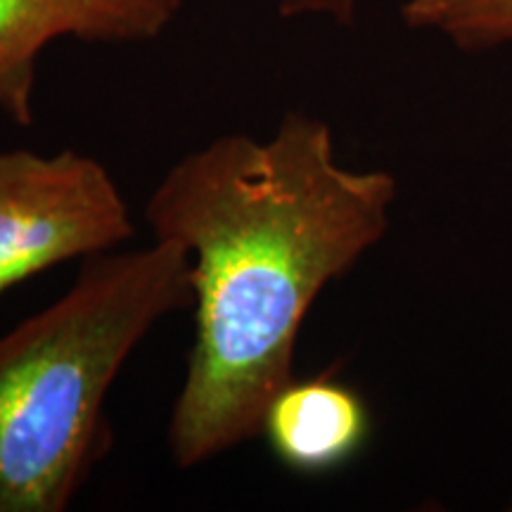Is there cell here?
Here are the masks:
<instances>
[{"mask_svg": "<svg viewBox=\"0 0 512 512\" xmlns=\"http://www.w3.org/2000/svg\"><path fill=\"white\" fill-rule=\"evenodd\" d=\"M401 19L467 53L512 46V0H403Z\"/></svg>", "mask_w": 512, "mask_h": 512, "instance_id": "8992f818", "label": "cell"}, {"mask_svg": "<svg viewBox=\"0 0 512 512\" xmlns=\"http://www.w3.org/2000/svg\"><path fill=\"white\" fill-rule=\"evenodd\" d=\"M133 233L128 204L98 159L0 152V294L64 261L112 252Z\"/></svg>", "mask_w": 512, "mask_h": 512, "instance_id": "3957f363", "label": "cell"}, {"mask_svg": "<svg viewBox=\"0 0 512 512\" xmlns=\"http://www.w3.org/2000/svg\"><path fill=\"white\" fill-rule=\"evenodd\" d=\"M396 195L394 174L344 166L330 126L299 112L166 171L145 219L190 254L195 342L169 422L181 470L261 434L313 302L384 238Z\"/></svg>", "mask_w": 512, "mask_h": 512, "instance_id": "6da1fadb", "label": "cell"}, {"mask_svg": "<svg viewBox=\"0 0 512 512\" xmlns=\"http://www.w3.org/2000/svg\"><path fill=\"white\" fill-rule=\"evenodd\" d=\"M278 10L283 17H328L342 27L356 22V0H280Z\"/></svg>", "mask_w": 512, "mask_h": 512, "instance_id": "52a82bcc", "label": "cell"}, {"mask_svg": "<svg viewBox=\"0 0 512 512\" xmlns=\"http://www.w3.org/2000/svg\"><path fill=\"white\" fill-rule=\"evenodd\" d=\"M510 510H512V501H510Z\"/></svg>", "mask_w": 512, "mask_h": 512, "instance_id": "ba28073f", "label": "cell"}, {"mask_svg": "<svg viewBox=\"0 0 512 512\" xmlns=\"http://www.w3.org/2000/svg\"><path fill=\"white\" fill-rule=\"evenodd\" d=\"M181 8L183 0H0V110L34 126L38 57L57 38L145 43Z\"/></svg>", "mask_w": 512, "mask_h": 512, "instance_id": "277c9868", "label": "cell"}, {"mask_svg": "<svg viewBox=\"0 0 512 512\" xmlns=\"http://www.w3.org/2000/svg\"><path fill=\"white\" fill-rule=\"evenodd\" d=\"M192 306L181 242L86 259L76 283L0 337V512H62L110 448L105 401L126 358Z\"/></svg>", "mask_w": 512, "mask_h": 512, "instance_id": "7a4b0ae2", "label": "cell"}, {"mask_svg": "<svg viewBox=\"0 0 512 512\" xmlns=\"http://www.w3.org/2000/svg\"><path fill=\"white\" fill-rule=\"evenodd\" d=\"M261 434L287 470L325 475L361 453L370 413L363 396L332 373L292 377L268 403Z\"/></svg>", "mask_w": 512, "mask_h": 512, "instance_id": "5b68a950", "label": "cell"}]
</instances>
